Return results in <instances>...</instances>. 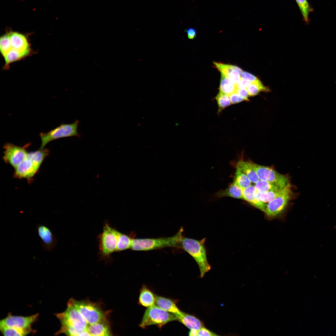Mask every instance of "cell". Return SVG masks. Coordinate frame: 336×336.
I'll list each match as a JSON object with an SVG mask.
<instances>
[{
  "label": "cell",
  "mask_w": 336,
  "mask_h": 336,
  "mask_svg": "<svg viewBox=\"0 0 336 336\" xmlns=\"http://www.w3.org/2000/svg\"><path fill=\"white\" fill-rule=\"evenodd\" d=\"M32 53V51L23 52L11 49L3 57L5 61L3 68L7 69L11 63L25 58Z\"/></svg>",
  "instance_id": "20"
},
{
  "label": "cell",
  "mask_w": 336,
  "mask_h": 336,
  "mask_svg": "<svg viewBox=\"0 0 336 336\" xmlns=\"http://www.w3.org/2000/svg\"><path fill=\"white\" fill-rule=\"evenodd\" d=\"M27 146L21 147L11 143H6L3 147L4 162L16 168L26 157L28 153L26 149Z\"/></svg>",
  "instance_id": "11"
},
{
  "label": "cell",
  "mask_w": 336,
  "mask_h": 336,
  "mask_svg": "<svg viewBox=\"0 0 336 336\" xmlns=\"http://www.w3.org/2000/svg\"><path fill=\"white\" fill-rule=\"evenodd\" d=\"M155 304L159 307L175 315L180 314L181 311L176 306L174 301L171 299L155 295Z\"/></svg>",
  "instance_id": "19"
},
{
  "label": "cell",
  "mask_w": 336,
  "mask_h": 336,
  "mask_svg": "<svg viewBox=\"0 0 336 336\" xmlns=\"http://www.w3.org/2000/svg\"><path fill=\"white\" fill-rule=\"evenodd\" d=\"M132 239L128 235L119 232L116 251H120L131 249Z\"/></svg>",
  "instance_id": "27"
},
{
  "label": "cell",
  "mask_w": 336,
  "mask_h": 336,
  "mask_svg": "<svg viewBox=\"0 0 336 336\" xmlns=\"http://www.w3.org/2000/svg\"><path fill=\"white\" fill-rule=\"evenodd\" d=\"M38 314L29 316L10 314L0 322V329L4 336H26L33 332L31 325L37 319Z\"/></svg>",
  "instance_id": "1"
},
{
  "label": "cell",
  "mask_w": 336,
  "mask_h": 336,
  "mask_svg": "<svg viewBox=\"0 0 336 336\" xmlns=\"http://www.w3.org/2000/svg\"><path fill=\"white\" fill-rule=\"evenodd\" d=\"M301 11L304 21L307 23L310 22L309 15L313 11L307 0H296Z\"/></svg>",
  "instance_id": "28"
},
{
  "label": "cell",
  "mask_w": 336,
  "mask_h": 336,
  "mask_svg": "<svg viewBox=\"0 0 336 336\" xmlns=\"http://www.w3.org/2000/svg\"><path fill=\"white\" fill-rule=\"evenodd\" d=\"M250 96H254L260 91H268V89L265 87L259 80L252 82L246 88Z\"/></svg>",
  "instance_id": "29"
},
{
  "label": "cell",
  "mask_w": 336,
  "mask_h": 336,
  "mask_svg": "<svg viewBox=\"0 0 336 336\" xmlns=\"http://www.w3.org/2000/svg\"><path fill=\"white\" fill-rule=\"evenodd\" d=\"M11 49L21 51H32L27 37L17 32H9Z\"/></svg>",
  "instance_id": "14"
},
{
  "label": "cell",
  "mask_w": 336,
  "mask_h": 336,
  "mask_svg": "<svg viewBox=\"0 0 336 336\" xmlns=\"http://www.w3.org/2000/svg\"><path fill=\"white\" fill-rule=\"evenodd\" d=\"M236 92L241 96L245 100L249 101L248 98L250 96L248 91L246 88H237Z\"/></svg>",
  "instance_id": "35"
},
{
  "label": "cell",
  "mask_w": 336,
  "mask_h": 336,
  "mask_svg": "<svg viewBox=\"0 0 336 336\" xmlns=\"http://www.w3.org/2000/svg\"><path fill=\"white\" fill-rule=\"evenodd\" d=\"M237 87L224 74L221 73L219 92L229 95L236 92Z\"/></svg>",
  "instance_id": "25"
},
{
  "label": "cell",
  "mask_w": 336,
  "mask_h": 336,
  "mask_svg": "<svg viewBox=\"0 0 336 336\" xmlns=\"http://www.w3.org/2000/svg\"><path fill=\"white\" fill-rule=\"evenodd\" d=\"M183 229L181 227L175 235L156 238L132 239L131 249L136 251H148L165 247L180 248Z\"/></svg>",
  "instance_id": "4"
},
{
  "label": "cell",
  "mask_w": 336,
  "mask_h": 336,
  "mask_svg": "<svg viewBox=\"0 0 336 336\" xmlns=\"http://www.w3.org/2000/svg\"><path fill=\"white\" fill-rule=\"evenodd\" d=\"M49 153V150L44 148L29 152L25 160L15 168L14 177L27 180L31 179Z\"/></svg>",
  "instance_id": "3"
},
{
  "label": "cell",
  "mask_w": 336,
  "mask_h": 336,
  "mask_svg": "<svg viewBox=\"0 0 336 336\" xmlns=\"http://www.w3.org/2000/svg\"><path fill=\"white\" fill-rule=\"evenodd\" d=\"M257 192L254 186L252 185L247 188L242 189L243 199L248 202L253 206L264 212L267 204L258 199L257 196Z\"/></svg>",
  "instance_id": "15"
},
{
  "label": "cell",
  "mask_w": 336,
  "mask_h": 336,
  "mask_svg": "<svg viewBox=\"0 0 336 336\" xmlns=\"http://www.w3.org/2000/svg\"><path fill=\"white\" fill-rule=\"evenodd\" d=\"M177 320L175 315L161 308L155 304L146 310L139 326L144 329L152 325L161 327L170 322Z\"/></svg>",
  "instance_id": "5"
},
{
  "label": "cell",
  "mask_w": 336,
  "mask_h": 336,
  "mask_svg": "<svg viewBox=\"0 0 336 336\" xmlns=\"http://www.w3.org/2000/svg\"><path fill=\"white\" fill-rule=\"evenodd\" d=\"M36 228L41 239L43 249L48 251L53 250L56 246L57 240L51 230L48 226L40 223L36 225Z\"/></svg>",
  "instance_id": "13"
},
{
  "label": "cell",
  "mask_w": 336,
  "mask_h": 336,
  "mask_svg": "<svg viewBox=\"0 0 336 336\" xmlns=\"http://www.w3.org/2000/svg\"><path fill=\"white\" fill-rule=\"evenodd\" d=\"M291 187L289 184L278 196L267 204L264 212L269 219L276 218L284 212L292 196Z\"/></svg>",
  "instance_id": "8"
},
{
  "label": "cell",
  "mask_w": 336,
  "mask_h": 336,
  "mask_svg": "<svg viewBox=\"0 0 336 336\" xmlns=\"http://www.w3.org/2000/svg\"><path fill=\"white\" fill-rule=\"evenodd\" d=\"M231 104H234L241 102L244 100L236 92L229 95Z\"/></svg>",
  "instance_id": "33"
},
{
  "label": "cell",
  "mask_w": 336,
  "mask_h": 336,
  "mask_svg": "<svg viewBox=\"0 0 336 336\" xmlns=\"http://www.w3.org/2000/svg\"><path fill=\"white\" fill-rule=\"evenodd\" d=\"M119 232L107 223H105L98 237L99 253L103 257H108L116 251Z\"/></svg>",
  "instance_id": "10"
},
{
  "label": "cell",
  "mask_w": 336,
  "mask_h": 336,
  "mask_svg": "<svg viewBox=\"0 0 336 336\" xmlns=\"http://www.w3.org/2000/svg\"><path fill=\"white\" fill-rule=\"evenodd\" d=\"M216 195L219 197H230L243 199L242 189L233 182L225 189L217 192Z\"/></svg>",
  "instance_id": "23"
},
{
  "label": "cell",
  "mask_w": 336,
  "mask_h": 336,
  "mask_svg": "<svg viewBox=\"0 0 336 336\" xmlns=\"http://www.w3.org/2000/svg\"><path fill=\"white\" fill-rule=\"evenodd\" d=\"M215 98L218 105V113L231 104L229 95H228L219 92Z\"/></svg>",
  "instance_id": "31"
},
{
  "label": "cell",
  "mask_w": 336,
  "mask_h": 336,
  "mask_svg": "<svg viewBox=\"0 0 336 336\" xmlns=\"http://www.w3.org/2000/svg\"><path fill=\"white\" fill-rule=\"evenodd\" d=\"M284 189L279 190L269 191L264 192H260L258 191L257 194V197L259 200L263 203H268L278 196L282 191Z\"/></svg>",
  "instance_id": "30"
},
{
  "label": "cell",
  "mask_w": 336,
  "mask_h": 336,
  "mask_svg": "<svg viewBox=\"0 0 336 336\" xmlns=\"http://www.w3.org/2000/svg\"><path fill=\"white\" fill-rule=\"evenodd\" d=\"M241 77L243 79L249 80L251 82H254L258 79L254 75L245 71L243 72L241 75Z\"/></svg>",
  "instance_id": "36"
},
{
  "label": "cell",
  "mask_w": 336,
  "mask_h": 336,
  "mask_svg": "<svg viewBox=\"0 0 336 336\" xmlns=\"http://www.w3.org/2000/svg\"><path fill=\"white\" fill-rule=\"evenodd\" d=\"M177 320L190 329L199 330L204 327L203 323L198 318L194 315L181 311L175 315Z\"/></svg>",
  "instance_id": "17"
},
{
  "label": "cell",
  "mask_w": 336,
  "mask_h": 336,
  "mask_svg": "<svg viewBox=\"0 0 336 336\" xmlns=\"http://www.w3.org/2000/svg\"><path fill=\"white\" fill-rule=\"evenodd\" d=\"M250 162L259 180L284 184H290L288 177L287 175L279 173L271 167Z\"/></svg>",
  "instance_id": "12"
},
{
  "label": "cell",
  "mask_w": 336,
  "mask_h": 336,
  "mask_svg": "<svg viewBox=\"0 0 336 336\" xmlns=\"http://www.w3.org/2000/svg\"><path fill=\"white\" fill-rule=\"evenodd\" d=\"M11 49L9 32L2 35L0 39L1 53L4 57Z\"/></svg>",
  "instance_id": "32"
},
{
  "label": "cell",
  "mask_w": 336,
  "mask_h": 336,
  "mask_svg": "<svg viewBox=\"0 0 336 336\" xmlns=\"http://www.w3.org/2000/svg\"><path fill=\"white\" fill-rule=\"evenodd\" d=\"M288 184H284L259 180L255 183L254 186L258 192H264L280 190L284 189Z\"/></svg>",
  "instance_id": "21"
},
{
  "label": "cell",
  "mask_w": 336,
  "mask_h": 336,
  "mask_svg": "<svg viewBox=\"0 0 336 336\" xmlns=\"http://www.w3.org/2000/svg\"><path fill=\"white\" fill-rule=\"evenodd\" d=\"M138 302L140 305L144 306L147 308L151 307L155 303V295L144 285L140 291Z\"/></svg>",
  "instance_id": "22"
},
{
  "label": "cell",
  "mask_w": 336,
  "mask_h": 336,
  "mask_svg": "<svg viewBox=\"0 0 336 336\" xmlns=\"http://www.w3.org/2000/svg\"><path fill=\"white\" fill-rule=\"evenodd\" d=\"M198 330L191 329H190L189 333V335L191 336H198Z\"/></svg>",
  "instance_id": "39"
},
{
  "label": "cell",
  "mask_w": 336,
  "mask_h": 336,
  "mask_svg": "<svg viewBox=\"0 0 336 336\" xmlns=\"http://www.w3.org/2000/svg\"><path fill=\"white\" fill-rule=\"evenodd\" d=\"M56 315L60 322L61 327H72L79 330H87V322L70 299L68 302L66 310Z\"/></svg>",
  "instance_id": "6"
},
{
  "label": "cell",
  "mask_w": 336,
  "mask_h": 336,
  "mask_svg": "<svg viewBox=\"0 0 336 336\" xmlns=\"http://www.w3.org/2000/svg\"><path fill=\"white\" fill-rule=\"evenodd\" d=\"M215 333L211 331L204 327L198 330V336H218Z\"/></svg>",
  "instance_id": "34"
},
{
  "label": "cell",
  "mask_w": 336,
  "mask_h": 336,
  "mask_svg": "<svg viewBox=\"0 0 336 336\" xmlns=\"http://www.w3.org/2000/svg\"><path fill=\"white\" fill-rule=\"evenodd\" d=\"M87 331L90 336L111 335L110 326L107 318L93 324H88Z\"/></svg>",
  "instance_id": "16"
},
{
  "label": "cell",
  "mask_w": 336,
  "mask_h": 336,
  "mask_svg": "<svg viewBox=\"0 0 336 336\" xmlns=\"http://www.w3.org/2000/svg\"><path fill=\"white\" fill-rule=\"evenodd\" d=\"M205 238L198 240L183 236L180 242V248L189 254L198 264L200 278H203L211 268L207 259L205 245Z\"/></svg>",
  "instance_id": "2"
},
{
  "label": "cell",
  "mask_w": 336,
  "mask_h": 336,
  "mask_svg": "<svg viewBox=\"0 0 336 336\" xmlns=\"http://www.w3.org/2000/svg\"><path fill=\"white\" fill-rule=\"evenodd\" d=\"M187 36L189 39H193L196 36V30L192 28H188L186 30Z\"/></svg>",
  "instance_id": "38"
},
{
  "label": "cell",
  "mask_w": 336,
  "mask_h": 336,
  "mask_svg": "<svg viewBox=\"0 0 336 336\" xmlns=\"http://www.w3.org/2000/svg\"><path fill=\"white\" fill-rule=\"evenodd\" d=\"M233 182L244 189L250 186L251 182L247 176L236 166Z\"/></svg>",
  "instance_id": "26"
},
{
  "label": "cell",
  "mask_w": 336,
  "mask_h": 336,
  "mask_svg": "<svg viewBox=\"0 0 336 336\" xmlns=\"http://www.w3.org/2000/svg\"><path fill=\"white\" fill-rule=\"evenodd\" d=\"M213 63L219 71L226 76L236 86L239 82L241 79L240 75L232 68V65L216 62Z\"/></svg>",
  "instance_id": "18"
},
{
  "label": "cell",
  "mask_w": 336,
  "mask_h": 336,
  "mask_svg": "<svg viewBox=\"0 0 336 336\" xmlns=\"http://www.w3.org/2000/svg\"><path fill=\"white\" fill-rule=\"evenodd\" d=\"M236 166L239 167L247 176L251 182L255 184L259 180L250 161H240L237 162Z\"/></svg>",
  "instance_id": "24"
},
{
  "label": "cell",
  "mask_w": 336,
  "mask_h": 336,
  "mask_svg": "<svg viewBox=\"0 0 336 336\" xmlns=\"http://www.w3.org/2000/svg\"><path fill=\"white\" fill-rule=\"evenodd\" d=\"M251 83L249 80L241 78L239 82L236 85L238 88H246Z\"/></svg>",
  "instance_id": "37"
},
{
  "label": "cell",
  "mask_w": 336,
  "mask_h": 336,
  "mask_svg": "<svg viewBox=\"0 0 336 336\" xmlns=\"http://www.w3.org/2000/svg\"><path fill=\"white\" fill-rule=\"evenodd\" d=\"M79 124V121L76 120L72 124H62L47 133H40V149L44 148L47 144L54 140L72 136L80 137L78 131Z\"/></svg>",
  "instance_id": "9"
},
{
  "label": "cell",
  "mask_w": 336,
  "mask_h": 336,
  "mask_svg": "<svg viewBox=\"0 0 336 336\" xmlns=\"http://www.w3.org/2000/svg\"><path fill=\"white\" fill-rule=\"evenodd\" d=\"M70 299L88 324H93L107 318V312L103 310L97 303L87 300Z\"/></svg>",
  "instance_id": "7"
}]
</instances>
